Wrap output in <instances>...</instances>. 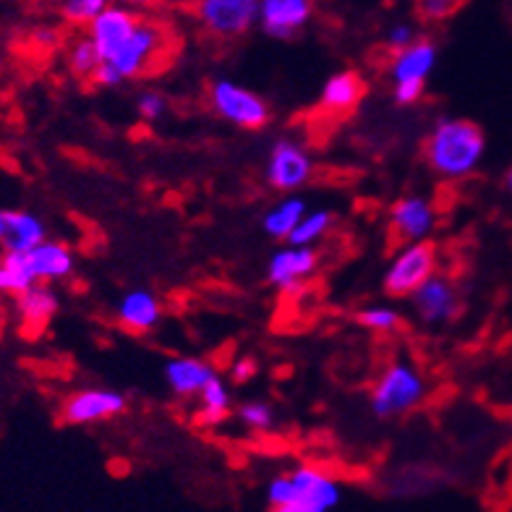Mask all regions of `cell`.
Here are the masks:
<instances>
[{"label": "cell", "instance_id": "36", "mask_svg": "<svg viewBox=\"0 0 512 512\" xmlns=\"http://www.w3.org/2000/svg\"><path fill=\"white\" fill-rule=\"evenodd\" d=\"M505 186H507V191H512V170H510V173H507V178H505Z\"/></svg>", "mask_w": 512, "mask_h": 512}, {"label": "cell", "instance_id": "4", "mask_svg": "<svg viewBox=\"0 0 512 512\" xmlns=\"http://www.w3.org/2000/svg\"><path fill=\"white\" fill-rule=\"evenodd\" d=\"M170 50V32L162 27L160 21L147 19L142 16L139 24L134 27V32L128 34L126 42L121 48L110 55L108 63L113 68L118 79L126 84L128 79H139V76H149L152 71H157L160 61L168 55Z\"/></svg>", "mask_w": 512, "mask_h": 512}, {"label": "cell", "instance_id": "15", "mask_svg": "<svg viewBox=\"0 0 512 512\" xmlns=\"http://www.w3.org/2000/svg\"><path fill=\"white\" fill-rule=\"evenodd\" d=\"M142 19V11H136L131 6H123V3H110L105 11L95 16V19L87 24L89 40L95 42L97 53H100L102 61H108L115 50L121 48L126 37L134 32V27Z\"/></svg>", "mask_w": 512, "mask_h": 512}, {"label": "cell", "instance_id": "32", "mask_svg": "<svg viewBox=\"0 0 512 512\" xmlns=\"http://www.w3.org/2000/svg\"><path fill=\"white\" fill-rule=\"evenodd\" d=\"M416 37L418 34L416 29H413V24H408V21H398V24H392V27L384 32V48L390 50V53H398V50L408 48Z\"/></svg>", "mask_w": 512, "mask_h": 512}, {"label": "cell", "instance_id": "34", "mask_svg": "<svg viewBox=\"0 0 512 512\" xmlns=\"http://www.w3.org/2000/svg\"><path fill=\"white\" fill-rule=\"evenodd\" d=\"M152 3L162 8H173V11H194L202 0H152Z\"/></svg>", "mask_w": 512, "mask_h": 512}, {"label": "cell", "instance_id": "31", "mask_svg": "<svg viewBox=\"0 0 512 512\" xmlns=\"http://www.w3.org/2000/svg\"><path fill=\"white\" fill-rule=\"evenodd\" d=\"M136 113H139V118L147 123L162 121L165 113H168V100H165V95L157 92V89L139 92V95H136Z\"/></svg>", "mask_w": 512, "mask_h": 512}, {"label": "cell", "instance_id": "24", "mask_svg": "<svg viewBox=\"0 0 512 512\" xmlns=\"http://www.w3.org/2000/svg\"><path fill=\"white\" fill-rule=\"evenodd\" d=\"M102 63L100 53H97L95 42L89 40V34H79L74 40L68 42L66 48V68L68 74L79 81H92L97 66Z\"/></svg>", "mask_w": 512, "mask_h": 512}, {"label": "cell", "instance_id": "35", "mask_svg": "<svg viewBox=\"0 0 512 512\" xmlns=\"http://www.w3.org/2000/svg\"><path fill=\"white\" fill-rule=\"evenodd\" d=\"M115 3H123V6H131L136 11H142V8L152 6V0H115Z\"/></svg>", "mask_w": 512, "mask_h": 512}, {"label": "cell", "instance_id": "7", "mask_svg": "<svg viewBox=\"0 0 512 512\" xmlns=\"http://www.w3.org/2000/svg\"><path fill=\"white\" fill-rule=\"evenodd\" d=\"M437 272V246L429 238L400 243L382 277V290L390 298H408L426 277Z\"/></svg>", "mask_w": 512, "mask_h": 512}, {"label": "cell", "instance_id": "3", "mask_svg": "<svg viewBox=\"0 0 512 512\" xmlns=\"http://www.w3.org/2000/svg\"><path fill=\"white\" fill-rule=\"evenodd\" d=\"M426 379L424 374L408 361H392L382 369L379 379L371 387L369 408L382 421H392L424 403Z\"/></svg>", "mask_w": 512, "mask_h": 512}, {"label": "cell", "instance_id": "29", "mask_svg": "<svg viewBox=\"0 0 512 512\" xmlns=\"http://www.w3.org/2000/svg\"><path fill=\"white\" fill-rule=\"evenodd\" d=\"M113 0H61V16L71 27H84L95 19L100 11L110 6Z\"/></svg>", "mask_w": 512, "mask_h": 512}, {"label": "cell", "instance_id": "23", "mask_svg": "<svg viewBox=\"0 0 512 512\" xmlns=\"http://www.w3.org/2000/svg\"><path fill=\"white\" fill-rule=\"evenodd\" d=\"M309 209L306 199L301 196H285L277 204H272L262 217L264 233L275 241H288V236L293 233V228L298 225V220L304 217V212Z\"/></svg>", "mask_w": 512, "mask_h": 512}, {"label": "cell", "instance_id": "13", "mask_svg": "<svg viewBox=\"0 0 512 512\" xmlns=\"http://www.w3.org/2000/svg\"><path fill=\"white\" fill-rule=\"evenodd\" d=\"M408 298H411L416 317L424 324H445L460 314L458 290L445 275H437V272L426 277Z\"/></svg>", "mask_w": 512, "mask_h": 512}, {"label": "cell", "instance_id": "26", "mask_svg": "<svg viewBox=\"0 0 512 512\" xmlns=\"http://www.w3.org/2000/svg\"><path fill=\"white\" fill-rule=\"evenodd\" d=\"M29 285L34 283L27 272V264L21 259V251H3L0 256V296H19Z\"/></svg>", "mask_w": 512, "mask_h": 512}, {"label": "cell", "instance_id": "12", "mask_svg": "<svg viewBox=\"0 0 512 512\" xmlns=\"http://www.w3.org/2000/svg\"><path fill=\"white\" fill-rule=\"evenodd\" d=\"M317 0H259V27L272 40H293L309 27Z\"/></svg>", "mask_w": 512, "mask_h": 512}, {"label": "cell", "instance_id": "11", "mask_svg": "<svg viewBox=\"0 0 512 512\" xmlns=\"http://www.w3.org/2000/svg\"><path fill=\"white\" fill-rule=\"evenodd\" d=\"M319 267V251L314 246H301V243H288L277 249L267 262V283L277 288L285 296H293L304 288Z\"/></svg>", "mask_w": 512, "mask_h": 512}, {"label": "cell", "instance_id": "2", "mask_svg": "<svg viewBox=\"0 0 512 512\" xmlns=\"http://www.w3.org/2000/svg\"><path fill=\"white\" fill-rule=\"evenodd\" d=\"M343 502V486L317 465H298L267 484V505L275 512H332Z\"/></svg>", "mask_w": 512, "mask_h": 512}, {"label": "cell", "instance_id": "17", "mask_svg": "<svg viewBox=\"0 0 512 512\" xmlns=\"http://www.w3.org/2000/svg\"><path fill=\"white\" fill-rule=\"evenodd\" d=\"M162 304L160 298L147 288H134L123 293L118 306H115V322L121 324L123 330L134 332V335H147L160 324Z\"/></svg>", "mask_w": 512, "mask_h": 512}, {"label": "cell", "instance_id": "10", "mask_svg": "<svg viewBox=\"0 0 512 512\" xmlns=\"http://www.w3.org/2000/svg\"><path fill=\"white\" fill-rule=\"evenodd\" d=\"M126 408L128 400L123 392L108 387H87L63 400L61 418L68 426H95L102 421H113Z\"/></svg>", "mask_w": 512, "mask_h": 512}, {"label": "cell", "instance_id": "18", "mask_svg": "<svg viewBox=\"0 0 512 512\" xmlns=\"http://www.w3.org/2000/svg\"><path fill=\"white\" fill-rule=\"evenodd\" d=\"M366 97V79L358 71H337L330 79L324 81L322 92H319V110L324 115H343L353 113Z\"/></svg>", "mask_w": 512, "mask_h": 512}, {"label": "cell", "instance_id": "28", "mask_svg": "<svg viewBox=\"0 0 512 512\" xmlns=\"http://www.w3.org/2000/svg\"><path fill=\"white\" fill-rule=\"evenodd\" d=\"M471 0H413V14L421 24H445L468 6Z\"/></svg>", "mask_w": 512, "mask_h": 512}, {"label": "cell", "instance_id": "6", "mask_svg": "<svg viewBox=\"0 0 512 512\" xmlns=\"http://www.w3.org/2000/svg\"><path fill=\"white\" fill-rule=\"evenodd\" d=\"M209 105L230 126L243 131H262L272 121V110L262 95L233 79H215L209 87Z\"/></svg>", "mask_w": 512, "mask_h": 512}, {"label": "cell", "instance_id": "22", "mask_svg": "<svg viewBox=\"0 0 512 512\" xmlns=\"http://www.w3.org/2000/svg\"><path fill=\"white\" fill-rule=\"evenodd\" d=\"M199 398V411H196V421L202 426H217L223 424L225 418L233 411V395H230V387L217 377L209 379L202 387V392L196 395Z\"/></svg>", "mask_w": 512, "mask_h": 512}, {"label": "cell", "instance_id": "14", "mask_svg": "<svg viewBox=\"0 0 512 512\" xmlns=\"http://www.w3.org/2000/svg\"><path fill=\"white\" fill-rule=\"evenodd\" d=\"M21 259L27 264L32 283L55 285L74 275L76 270L74 249L68 243L55 241V238H45V241L34 243L32 249H24Z\"/></svg>", "mask_w": 512, "mask_h": 512}, {"label": "cell", "instance_id": "21", "mask_svg": "<svg viewBox=\"0 0 512 512\" xmlns=\"http://www.w3.org/2000/svg\"><path fill=\"white\" fill-rule=\"evenodd\" d=\"M48 238V225L29 209H6V236L0 251H24Z\"/></svg>", "mask_w": 512, "mask_h": 512}, {"label": "cell", "instance_id": "25", "mask_svg": "<svg viewBox=\"0 0 512 512\" xmlns=\"http://www.w3.org/2000/svg\"><path fill=\"white\" fill-rule=\"evenodd\" d=\"M335 228V212L332 209H306L304 217L298 220L293 233L285 243H301V246H314L322 241L330 230Z\"/></svg>", "mask_w": 512, "mask_h": 512}, {"label": "cell", "instance_id": "20", "mask_svg": "<svg viewBox=\"0 0 512 512\" xmlns=\"http://www.w3.org/2000/svg\"><path fill=\"white\" fill-rule=\"evenodd\" d=\"M217 377L215 366H209L204 358L196 356H176L165 364V382L176 398H196L204 384Z\"/></svg>", "mask_w": 512, "mask_h": 512}, {"label": "cell", "instance_id": "27", "mask_svg": "<svg viewBox=\"0 0 512 512\" xmlns=\"http://www.w3.org/2000/svg\"><path fill=\"white\" fill-rule=\"evenodd\" d=\"M356 322L374 335H390L403 327V314L390 304H371L356 311Z\"/></svg>", "mask_w": 512, "mask_h": 512}, {"label": "cell", "instance_id": "8", "mask_svg": "<svg viewBox=\"0 0 512 512\" xmlns=\"http://www.w3.org/2000/svg\"><path fill=\"white\" fill-rule=\"evenodd\" d=\"M311 178H314V157L309 149L288 136L275 139L267 155V165H264L267 186L277 194H293L304 189Z\"/></svg>", "mask_w": 512, "mask_h": 512}, {"label": "cell", "instance_id": "30", "mask_svg": "<svg viewBox=\"0 0 512 512\" xmlns=\"http://www.w3.org/2000/svg\"><path fill=\"white\" fill-rule=\"evenodd\" d=\"M238 424L251 429V432H267L275 424V411L264 400H246L236 408Z\"/></svg>", "mask_w": 512, "mask_h": 512}, {"label": "cell", "instance_id": "5", "mask_svg": "<svg viewBox=\"0 0 512 512\" xmlns=\"http://www.w3.org/2000/svg\"><path fill=\"white\" fill-rule=\"evenodd\" d=\"M437 58V42L429 37H416L408 48L392 53L387 63V79L392 87V100L398 102L400 108H413L421 102Z\"/></svg>", "mask_w": 512, "mask_h": 512}, {"label": "cell", "instance_id": "1", "mask_svg": "<svg viewBox=\"0 0 512 512\" xmlns=\"http://www.w3.org/2000/svg\"><path fill=\"white\" fill-rule=\"evenodd\" d=\"M486 136L481 126L465 118H442L424 142V160L434 176L445 181L468 178L484 160Z\"/></svg>", "mask_w": 512, "mask_h": 512}, {"label": "cell", "instance_id": "19", "mask_svg": "<svg viewBox=\"0 0 512 512\" xmlns=\"http://www.w3.org/2000/svg\"><path fill=\"white\" fill-rule=\"evenodd\" d=\"M16 301V317L27 332L45 330L61 309V296L50 283H34L21 290Z\"/></svg>", "mask_w": 512, "mask_h": 512}, {"label": "cell", "instance_id": "33", "mask_svg": "<svg viewBox=\"0 0 512 512\" xmlns=\"http://www.w3.org/2000/svg\"><path fill=\"white\" fill-rule=\"evenodd\" d=\"M256 371H259V364H256V358L251 356H241L233 361L230 366V379L236 384H246L256 377Z\"/></svg>", "mask_w": 512, "mask_h": 512}, {"label": "cell", "instance_id": "16", "mask_svg": "<svg viewBox=\"0 0 512 512\" xmlns=\"http://www.w3.org/2000/svg\"><path fill=\"white\" fill-rule=\"evenodd\" d=\"M437 228V209L424 196H403L390 207V230L400 243L424 241Z\"/></svg>", "mask_w": 512, "mask_h": 512}, {"label": "cell", "instance_id": "9", "mask_svg": "<svg viewBox=\"0 0 512 512\" xmlns=\"http://www.w3.org/2000/svg\"><path fill=\"white\" fill-rule=\"evenodd\" d=\"M194 16L209 37L233 42L259 24V0H202Z\"/></svg>", "mask_w": 512, "mask_h": 512}]
</instances>
